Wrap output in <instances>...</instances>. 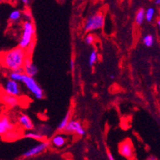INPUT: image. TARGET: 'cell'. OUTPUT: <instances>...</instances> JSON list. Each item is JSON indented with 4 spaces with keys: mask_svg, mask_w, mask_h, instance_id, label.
Returning <instances> with one entry per match:
<instances>
[{
    "mask_svg": "<svg viewBox=\"0 0 160 160\" xmlns=\"http://www.w3.org/2000/svg\"><path fill=\"white\" fill-rule=\"evenodd\" d=\"M28 58V52L18 46L2 53L1 62L5 69L14 72L23 69L25 62Z\"/></svg>",
    "mask_w": 160,
    "mask_h": 160,
    "instance_id": "6da1fadb",
    "label": "cell"
},
{
    "mask_svg": "<svg viewBox=\"0 0 160 160\" xmlns=\"http://www.w3.org/2000/svg\"><path fill=\"white\" fill-rule=\"evenodd\" d=\"M35 38V27L31 19H27L24 22L22 26V32L18 42V46L27 50L30 54L34 46Z\"/></svg>",
    "mask_w": 160,
    "mask_h": 160,
    "instance_id": "7a4b0ae2",
    "label": "cell"
},
{
    "mask_svg": "<svg viewBox=\"0 0 160 160\" xmlns=\"http://www.w3.org/2000/svg\"><path fill=\"white\" fill-rule=\"evenodd\" d=\"M22 83L26 86L27 90L30 92H31V94H33V97L36 99L42 100L44 97V92H43L42 88H41L40 85L38 84L34 78H32L30 76H27V74H24Z\"/></svg>",
    "mask_w": 160,
    "mask_h": 160,
    "instance_id": "3957f363",
    "label": "cell"
},
{
    "mask_svg": "<svg viewBox=\"0 0 160 160\" xmlns=\"http://www.w3.org/2000/svg\"><path fill=\"white\" fill-rule=\"evenodd\" d=\"M104 25V16L102 13H96L88 17L85 24V32H92L102 29Z\"/></svg>",
    "mask_w": 160,
    "mask_h": 160,
    "instance_id": "277c9868",
    "label": "cell"
},
{
    "mask_svg": "<svg viewBox=\"0 0 160 160\" xmlns=\"http://www.w3.org/2000/svg\"><path fill=\"white\" fill-rule=\"evenodd\" d=\"M2 90L7 95L19 97L22 95V90L19 82L11 80L10 78L6 80L2 84Z\"/></svg>",
    "mask_w": 160,
    "mask_h": 160,
    "instance_id": "5b68a950",
    "label": "cell"
},
{
    "mask_svg": "<svg viewBox=\"0 0 160 160\" xmlns=\"http://www.w3.org/2000/svg\"><path fill=\"white\" fill-rule=\"evenodd\" d=\"M119 153L129 160L135 158V148L130 139H125L119 144Z\"/></svg>",
    "mask_w": 160,
    "mask_h": 160,
    "instance_id": "8992f818",
    "label": "cell"
},
{
    "mask_svg": "<svg viewBox=\"0 0 160 160\" xmlns=\"http://www.w3.org/2000/svg\"><path fill=\"white\" fill-rule=\"evenodd\" d=\"M65 132L69 134H77L79 136H84L86 134V131L83 128L81 122L78 120H71L65 129Z\"/></svg>",
    "mask_w": 160,
    "mask_h": 160,
    "instance_id": "52a82bcc",
    "label": "cell"
},
{
    "mask_svg": "<svg viewBox=\"0 0 160 160\" xmlns=\"http://www.w3.org/2000/svg\"><path fill=\"white\" fill-rule=\"evenodd\" d=\"M49 142L48 141H42V142H40L39 143H38L37 145L33 146V148H30L29 150H27V151H25L23 153V157L25 158H30V157H33L35 155H39V154L42 153L47 149V148L49 147Z\"/></svg>",
    "mask_w": 160,
    "mask_h": 160,
    "instance_id": "ba28073f",
    "label": "cell"
},
{
    "mask_svg": "<svg viewBox=\"0 0 160 160\" xmlns=\"http://www.w3.org/2000/svg\"><path fill=\"white\" fill-rule=\"evenodd\" d=\"M14 129V125L11 121L10 118L7 116H1L0 119V134L4 136L9 132H13Z\"/></svg>",
    "mask_w": 160,
    "mask_h": 160,
    "instance_id": "9c48e42d",
    "label": "cell"
},
{
    "mask_svg": "<svg viewBox=\"0 0 160 160\" xmlns=\"http://www.w3.org/2000/svg\"><path fill=\"white\" fill-rule=\"evenodd\" d=\"M23 72H24L25 74L32 77V78H34L38 72V67L34 65V63L32 62L30 58H27L26 62H25L24 66H23Z\"/></svg>",
    "mask_w": 160,
    "mask_h": 160,
    "instance_id": "30bf717a",
    "label": "cell"
},
{
    "mask_svg": "<svg viewBox=\"0 0 160 160\" xmlns=\"http://www.w3.org/2000/svg\"><path fill=\"white\" fill-rule=\"evenodd\" d=\"M18 121L21 127L26 131H32L34 129V124L30 116L26 114H21L18 118Z\"/></svg>",
    "mask_w": 160,
    "mask_h": 160,
    "instance_id": "8fae6325",
    "label": "cell"
},
{
    "mask_svg": "<svg viewBox=\"0 0 160 160\" xmlns=\"http://www.w3.org/2000/svg\"><path fill=\"white\" fill-rule=\"evenodd\" d=\"M2 102L6 106H8L10 108H15L20 104V100L17 97L3 93L2 95Z\"/></svg>",
    "mask_w": 160,
    "mask_h": 160,
    "instance_id": "7c38bea8",
    "label": "cell"
},
{
    "mask_svg": "<svg viewBox=\"0 0 160 160\" xmlns=\"http://www.w3.org/2000/svg\"><path fill=\"white\" fill-rule=\"evenodd\" d=\"M24 137L27 138V139H33V140L39 141V142H42L45 141V136H43L42 134H41L39 132H33V131H29L24 133Z\"/></svg>",
    "mask_w": 160,
    "mask_h": 160,
    "instance_id": "4fadbf2b",
    "label": "cell"
},
{
    "mask_svg": "<svg viewBox=\"0 0 160 160\" xmlns=\"http://www.w3.org/2000/svg\"><path fill=\"white\" fill-rule=\"evenodd\" d=\"M51 142L55 148H62L66 143V137L63 135H56L52 138Z\"/></svg>",
    "mask_w": 160,
    "mask_h": 160,
    "instance_id": "5bb4252c",
    "label": "cell"
},
{
    "mask_svg": "<svg viewBox=\"0 0 160 160\" xmlns=\"http://www.w3.org/2000/svg\"><path fill=\"white\" fill-rule=\"evenodd\" d=\"M71 119V112L69 111L68 112L65 114V116L62 118V120H61V122L59 123V124L58 125V128H57V130L58 131H65V128L68 125V123H69Z\"/></svg>",
    "mask_w": 160,
    "mask_h": 160,
    "instance_id": "9a60e30c",
    "label": "cell"
},
{
    "mask_svg": "<svg viewBox=\"0 0 160 160\" xmlns=\"http://www.w3.org/2000/svg\"><path fill=\"white\" fill-rule=\"evenodd\" d=\"M24 72H23V69L18 71H14V72H11L9 73V78L11 80H14L15 81H18V82H21L23 79V77H24Z\"/></svg>",
    "mask_w": 160,
    "mask_h": 160,
    "instance_id": "2e32d148",
    "label": "cell"
},
{
    "mask_svg": "<svg viewBox=\"0 0 160 160\" xmlns=\"http://www.w3.org/2000/svg\"><path fill=\"white\" fill-rule=\"evenodd\" d=\"M155 42V38L153 34H147L142 38V43L147 47H151L153 46Z\"/></svg>",
    "mask_w": 160,
    "mask_h": 160,
    "instance_id": "e0dca14e",
    "label": "cell"
},
{
    "mask_svg": "<svg viewBox=\"0 0 160 160\" xmlns=\"http://www.w3.org/2000/svg\"><path fill=\"white\" fill-rule=\"evenodd\" d=\"M145 19H146V12L143 9H139L138 12L136 13V18H135L136 24L140 26L143 23Z\"/></svg>",
    "mask_w": 160,
    "mask_h": 160,
    "instance_id": "ac0fdd59",
    "label": "cell"
},
{
    "mask_svg": "<svg viewBox=\"0 0 160 160\" xmlns=\"http://www.w3.org/2000/svg\"><path fill=\"white\" fill-rule=\"evenodd\" d=\"M21 18H22V12L19 11V10H14V11H13L9 15V19L11 20V22H14L19 21Z\"/></svg>",
    "mask_w": 160,
    "mask_h": 160,
    "instance_id": "d6986e66",
    "label": "cell"
},
{
    "mask_svg": "<svg viewBox=\"0 0 160 160\" xmlns=\"http://www.w3.org/2000/svg\"><path fill=\"white\" fill-rule=\"evenodd\" d=\"M97 60H98V53H97V50H92L90 53L89 58H88V65H89V66H94L95 64L97 63Z\"/></svg>",
    "mask_w": 160,
    "mask_h": 160,
    "instance_id": "ffe728a7",
    "label": "cell"
},
{
    "mask_svg": "<svg viewBox=\"0 0 160 160\" xmlns=\"http://www.w3.org/2000/svg\"><path fill=\"white\" fill-rule=\"evenodd\" d=\"M155 9L153 7H150L146 11V20L148 22H151L155 16Z\"/></svg>",
    "mask_w": 160,
    "mask_h": 160,
    "instance_id": "44dd1931",
    "label": "cell"
},
{
    "mask_svg": "<svg viewBox=\"0 0 160 160\" xmlns=\"http://www.w3.org/2000/svg\"><path fill=\"white\" fill-rule=\"evenodd\" d=\"M85 42L87 45L93 44L94 42H95V37L92 34H91V33H88V35L85 37Z\"/></svg>",
    "mask_w": 160,
    "mask_h": 160,
    "instance_id": "7402d4cb",
    "label": "cell"
},
{
    "mask_svg": "<svg viewBox=\"0 0 160 160\" xmlns=\"http://www.w3.org/2000/svg\"><path fill=\"white\" fill-rule=\"evenodd\" d=\"M107 156H108V160H116L112 154L108 150H107Z\"/></svg>",
    "mask_w": 160,
    "mask_h": 160,
    "instance_id": "603a6c76",
    "label": "cell"
},
{
    "mask_svg": "<svg viewBox=\"0 0 160 160\" xmlns=\"http://www.w3.org/2000/svg\"><path fill=\"white\" fill-rule=\"evenodd\" d=\"M75 66H76V63L75 62H74V60H71L70 62H69V67H70V69L72 71L74 70V69H75Z\"/></svg>",
    "mask_w": 160,
    "mask_h": 160,
    "instance_id": "cb8c5ba5",
    "label": "cell"
},
{
    "mask_svg": "<svg viewBox=\"0 0 160 160\" xmlns=\"http://www.w3.org/2000/svg\"><path fill=\"white\" fill-rule=\"evenodd\" d=\"M19 1H21L24 5H28L30 2V0H19Z\"/></svg>",
    "mask_w": 160,
    "mask_h": 160,
    "instance_id": "d4e9b609",
    "label": "cell"
},
{
    "mask_svg": "<svg viewBox=\"0 0 160 160\" xmlns=\"http://www.w3.org/2000/svg\"><path fill=\"white\" fill-rule=\"evenodd\" d=\"M147 160H158V158H157L155 156H154V155H151V156L148 157Z\"/></svg>",
    "mask_w": 160,
    "mask_h": 160,
    "instance_id": "484cf974",
    "label": "cell"
},
{
    "mask_svg": "<svg viewBox=\"0 0 160 160\" xmlns=\"http://www.w3.org/2000/svg\"><path fill=\"white\" fill-rule=\"evenodd\" d=\"M157 26H158V33H159V38H160V19H158V21H157Z\"/></svg>",
    "mask_w": 160,
    "mask_h": 160,
    "instance_id": "4316f807",
    "label": "cell"
},
{
    "mask_svg": "<svg viewBox=\"0 0 160 160\" xmlns=\"http://www.w3.org/2000/svg\"><path fill=\"white\" fill-rule=\"evenodd\" d=\"M155 3L158 4V5H159V4H160V0H155Z\"/></svg>",
    "mask_w": 160,
    "mask_h": 160,
    "instance_id": "83f0119b",
    "label": "cell"
},
{
    "mask_svg": "<svg viewBox=\"0 0 160 160\" xmlns=\"http://www.w3.org/2000/svg\"><path fill=\"white\" fill-rule=\"evenodd\" d=\"M110 78H111V79H114V78H115V76L112 74V75H110Z\"/></svg>",
    "mask_w": 160,
    "mask_h": 160,
    "instance_id": "f1b7e54d",
    "label": "cell"
},
{
    "mask_svg": "<svg viewBox=\"0 0 160 160\" xmlns=\"http://www.w3.org/2000/svg\"><path fill=\"white\" fill-rule=\"evenodd\" d=\"M2 2H8V1H11V0H1Z\"/></svg>",
    "mask_w": 160,
    "mask_h": 160,
    "instance_id": "f546056e",
    "label": "cell"
},
{
    "mask_svg": "<svg viewBox=\"0 0 160 160\" xmlns=\"http://www.w3.org/2000/svg\"><path fill=\"white\" fill-rule=\"evenodd\" d=\"M159 119H160V113H159Z\"/></svg>",
    "mask_w": 160,
    "mask_h": 160,
    "instance_id": "4dcf8cb0",
    "label": "cell"
}]
</instances>
